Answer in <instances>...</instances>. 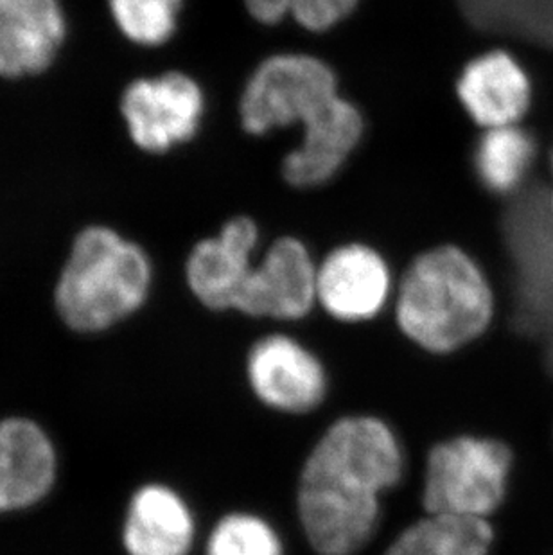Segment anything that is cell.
I'll list each match as a JSON object with an SVG mask.
<instances>
[{
	"instance_id": "obj_1",
	"label": "cell",
	"mask_w": 553,
	"mask_h": 555,
	"mask_svg": "<svg viewBox=\"0 0 553 555\" xmlns=\"http://www.w3.org/2000/svg\"><path fill=\"white\" fill-rule=\"evenodd\" d=\"M396 431L377 415H344L325 428L298 473V524L317 555H358L382 521V500L404 477Z\"/></svg>"
},
{
	"instance_id": "obj_2",
	"label": "cell",
	"mask_w": 553,
	"mask_h": 555,
	"mask_svg": "<svg viewBox=\"0 0 553 555\" xmlns=\"http://www.w3.org/2000/svg\"><path fill=\"white\" fill-rule=\"evenodd\" d=\"M394 300L396 324L404 338L437 357L478 340L494 319V292L486 272L453 245L415 257Z\"/></svg>"
},
{
	"instance_id": "obj_3",
	"label": "cell",
	"mask_w": 553,
	"mask_h": 555,
	"mask_svg": "<svg viewBox=\"0 0 553 555\" xmlns=\"http://www.w3.org/2000/svg\"><path fill=\"white\" fill-rule=\"evenodd\" d=\"M152 281V262L137 243L111 227H87L63 264L54 305L70 330L100 333L146 305Z\"/></svg>"
},
{
	"instance_id": "obj_4",
	"label": "cell",
	"mask_w": 553,
	"mask_h": 555,
	"mask_svg": "<svg viewBox=\"0 0 553 555\" xmlns=\"http://www.w3.org/2000/svg\"><path fill=\"white\" fill-rule=\"evenodd\" d=\"M514 456L503 440L456 435L440 440L426 456L424 513L489 519L505 503Z\"/></svg>"
},
{
	"instance_id": "obj_5",
	"label": "cell",
	"mask_w": 553,
	"mask_h": 555,
	"mask_svg": "<svg viewBox=\"0 0 553 555\" xmlns=\"http://www.w3.org/2000/svg\"><path fill=\"white\" fill-rule=\"evenodd\" d=\"M333 68L317 56L273 54L259 63L241 94V125L250 135H268L319 117L338 98Z\"/></svg>"
},
{
	"instance_id": "obj_6",
	"label": "cell",
	"mask_w": 553,
	"mask_h": 555,
	"mask_svg": "<svg viewBox=\"0 0 553 555\" xmlns=\"http://www.w3.org/2000/svg\"><path fill=\"white\" fill-rule=\"evenodd\" d=\"M120 114L136 146L166 153L196 135L205 114L204 90L177 70L136 79L123 92Z\"/></svg>"
},
{
	"instance_id": "obj_7",
	"label": "cell",
	"mask_w": 553,
	"mask_h": 555,
	"mask_svg": "<svg viewBox=\"0 0 553 555\" xmlns=\"http://www.w3.org/2000/svg\"><path fill=\"white\" fill-rule=\"evenodd\" d=\"M245 376L254 398L276 414H309L324 403L330 390L320 358L282 333L262 336L250 347Z\"/></svg>"
},
{
	"instance_id": "obj_8",
	"label": "cell",
	"mask_w": 553,
	"mask_h": 555,
	"mask_svg": "<svg viewBox=\"0 0 553 555\" xmlns=\"http://www.w3.org/2000/svg\"><path fill=\"white\" fill-rule=\"evenodd\" d=\"M319 267L308 247L295 237H281L256 262L235 311L279 322H295L317 305Z\"/></svg>"
},
{
	"instance_id": "obj_9",
	"label": "cell",
	"mask_w": 553,
	"mask_h": 555,
	"mask_svg": "<svg viewBox=\"0 0 553 555\" xmlns=\"http://www.w3.org/2000/svg\"><path fill=\"white\" fill-rule=\"evenodd\" d=\"M394 295L385 257L361 243L334 248L319 267L317 305L344 324H361L383 313Z\"/></svg>"
},
{
	"instance_id": "obj_10",
	"label": "cell",
	"mask_w": 553,
	"mask_h": 555,
	"mask_svg": "<svg viewBox=\"0 0 553 555\" xmlns=\"http://www.w3.org/2000/svg\"><path fill=\"white\" fill-rule=\"evenodd\" d=\"M259 229L250 218L227 221L216 236L200 242L189 254L185 279L191 294L213 311H235L256 268Z\"/></svg>"
},
{
	"instance_id": "obj_11",
	"label": "cell",
	"mask_w": 553,
	"mask_h": 555,
	"mask_svg": "<svg viewBox=\"0 0 553 555\" xmlns=\"http://www.w3.org/2000/svg\"><path fill=\"white\" fill-rule=\"evenodd\" d=\"M56 478L57 453L48 431L27 417L0 421V514L35 507Z\"/></svg>"
},
{
	"instance_id": "obj_12",
	"label": "cell",
	"mask_w": 553,
	"mask_h": 555,
	"mask_svg": "<svg viewBox=\"0 0 553 555\" xmlns=\"http://www.w3.org/2000/svg\"><path fill=\"white\" fill-rule=\"evenodd\" d=\"M363 131L361 112L338 95L319 117L304 126L300 144L282 160V177L293 188L327 184L355 153Z\"/></svg>"
},
{
	"instance_id": "obj_13",
	"label": "cell",
	"mask_w": 553,
	"mask_h": 555,
	"mask_svg": "<svg viewBox=\"0 0 553 555\" xmlns=\"http://www.w3.org/2000/svg\"><path fill=\"white\" fill-rule=\"evenodd\" d=\"M456 94L467 116L491 130L522 121L532 103V81L511 53L489 51L465 65Z\"/></svg>"
},
{
	"instance_id": "obj_14",
	"label": "cell",
	"mask_w": 553,
	"mask_h": 555,
	"mask_svg": "<svg viewBox=\"0 0 553 555\" xmlns=\"http://www.w3.org/2000/svg\"><path fill=\"white\" fill-rule=\"evenodd\" d=\"M65 33L60 0H0V76L43 73L60 53Z\"/></svg>"
},
{
	"instance_id": "obj_15",
	"label": "cell",
	"mask_w": 553,
	"mask_h": 555,
	"mask_svg": "<svg viewBox=\"0 0 553 555\" xmlns=\"http://www.w3.org/2000/svg\"><path fill=\"white\" fill-rule=\"evenodd\" d=\"M196 518L182 494L166 483H146L130 498L123 521L128 555H189Z\"/></svg>"
},
{
	"instance_id": "obj_16",
	"label": "cell",
	"mask_w": 553,
	"mask_h": 555,
	"mask_svg": "<svg viewBox=\"0 0 553 555\" xmlns=\"http://www.w3.org/2000/svg\"><path fill=\"white\" fill-rule=\"evenodd\" d=\"M494 540L489 519L426 514L408 525L383 555H491Z\"/></svg>"
},
{
	"instance_id": "obj_17",
	"label": "cell",
	"mask_w": 553,
	"mask_h": 555,
	"mask_svg": "<svg viewBox=\"0 0 553 555\" xmlns=\"http://www.w3.org/2000/svg\"><path fill=\"white\" fill-rule=\"evenodd\" d=\"M536 158V141L522 126L491 128L476 144V177L494 194H511L525 182Z\"/></svg>"
},
{
	"instance_id": "obj_18",
	"label": "cell",
	"mask_w": 553,
	"mask_h": 555,
	"mask_svg": "<svg viewBox=\"0 0 553 555\" xmlns=\"http://www.w3.org/2000/svg\"><path fill=\"white\" fill-rule=\"evenodd\" d=\"M205 555H284V541L267 518L234 511L210 529Z\"/></svg>"
},
{
	"instance_id": "obj_19",
	"label": "cell",
	"mask_w": 553,
	"mask_h": 555,
	"mask_svg": "<svg viewBox=\"0 0 553 555\" xmlns=\"http://www.w3.org/2000/svg\"><path fill=\"white\" fill-rule=\"evenodd\" d=\"M108 8L130 42L158 48L175 37L182 0H108Z\"/></svg>"
},
{
	"instance_id": "obj_20",
	"label": "cell",
	"mask_w": 553,
	"mask_h": 555,
	"mask_svg": "<svg viewBox=\"0 0 553 555\" xmlns=\"http://www.w3.org/2000/svg\"><path fill=\"white\" fill-rule=\"evenodd\" d=\"M257 22L273 26L293 18L313 33L330 31L356 10L360 0H243Z\"/></svg>"
},
{
	"instance_id": "obj_21",
	"label": "cell",
	"mask_w": 553,
	"mask_h": 555,
	"mask_svg": "<svg viewBox=\"0 0 553 555\" xmlns=\"http://www.w3.org/2000/svg\"><path fill=\"white\" fill-rule=\"evenodd\" d=\"M552 169H553V155H552ZM552 210H553V191H552Z\"/></svg>"
}]
</instances>
